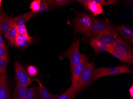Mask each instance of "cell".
I'll list each match as a JSON object with an SVG mask.
<instances>
[{"label":"cell","mask_w":133,"mask_h":99,"mask_svg":"<svg viewBox=\"0 0 133 99\" xmlns=\"http://www.w3.org/2000/svg\"><path fill=\"white\" fill-rule=\"evenodd\" d=\"M97 79V71L94 62L87 63L79 79L77 81L72 84L77 93L80 92L85 88L90 86Z\"/></svg>","instance_id":"1"},{"label":"cell","mask_w":133,"mask_h":99,"mask_svg":"<svg viewBox=\"0 0 133 99\" xmlns=\"http://www.w3.org/2000/svg\"><path fill=\"white\" fill-rule=\"evenodd\" d=\"M92 39H96L107 47H110L117 40L122 39L118 32L117 27L113 26L98 35L94 36L91 40Z\"/></svg>","instance_id":"2"},{"label":"cell","mask_w":133,"mask_h":99,"mask_svg":"<svg viewBox=\"0 0 133 99\" xmlns=\"http://www.w3.org/2000/svg\"><path fill=\"white\" fill-rule=\"evenodd\" d=\"M92 23L89 30L87 32V36L91 38L94 36L98 35L114 26L109 21L101 20L95 17H92Z\"/></svg>","instance_id":"3"},{"label":"cell","mask_w":133,"mask_h":99,"mask_svg":"<svg viewBox=\"0 0 133 99\" xmlns=\"http://www.w3.org/2000/svg\"><path fill=\"white\" fill-rule=\"evenodd\" d=\"M91 23V19L88 15L85 13L78 14L74 20L73 24L75 33L87 32L90 29Z\"/></svg>","instance_id":"4"},{"label":"cell","mask_w":133,"mask_h":99,"mask_svg":"<svg viewBox=\"0 0 133 99\" xmlns=\"http://www.w3.org/2000/svg\"><path fill=\"white\" fill-rule=\"evenodd\" d=\"M80 41V40L79 38L75 39L64 55V58H68L69 59L70 67L76 65L81 60L82 54L79 52Z\"/></svg>","instance_id":"5"},{"label":"cell","mask_w":133,"mask_h":99,"mask_svg":"<svg viewBox=\"0 0 133 99\" xmlns=\"http://www.w3.org/2000/svg\"><path fill=\"white\" fill-rule=\"evenodd\" d=\"M97 79L107 76L118 75L120 74L130 73L132 71L128 65L123 64L113 67H99L96 69Z\"/></svg>","instance_id":"6"},{"label":"cell","mask_w":133,"mask_h":99,"mask_svg":"<svg viewBox=\"0 0 133 99\" xmlns=\"http://www.w3.org/2000/svg\"><path fill=\"white\" fill-rule=\"evenodd\" d=\"M112 46L116 51L122 55L128 64L133 63V50L128 43L122 39H118Z\"/></svg>","instance_id":"7"},{"label":"cell","mask_w":133,"mask_h":99,"mask_svg":"<svg viewBox=\"0 0 133 99\" xmlns=\"http://www.w3.org/2000/svg\"><path fill=\"white\" fill-rule=\"evenodd\" d=\"M15 71L16 82L27 87L31 85L32 79L25 68L17 61L15 62Z\"/></svg>","instance_id":"8"},{"label":"cell","mask_w":133,"mask_h":99,"mask_svg":"<svg viewBox=\"0 0 133 99\" xmlns=\"http://www.w3.org/2000/svg\"><path fill=\"white\" fill-rule=\"evenodd\" d=\"M89 59L87 56L84 53L82 54L81 60L79 63L72 67H70L71 72V79L72 84L77 81L79 79L87 63L89 62Z\"/></svg>","instance_id":"9"},{"label":"cell","mask_w":133,"mask_h":99,"mask_svg":"<svg viewBox=\"0 0 133 99\" xmlns=\"http://www.w3.org/2000/svg\"><path fill=\"white\" fill-rule=\"evenodd\" d=\"M11 99L8 76L4 74L0 75V99Z\"/></svg>","instance_id":"10"},{"label":"cell","mask_w":133,"mask_h":99,"mask_svg":"<svg viewBox=\"0 0 133 99\" xmlns=\"http://www.w3.org/2000/svg\"><path fill=\"white\" fill-rule=\"evenodd\" d=\"M13 25V18L4 14L0 20V32L3 35H6Z\"/></svg>","instance_id":"11"},{"label":"cell","mask_w":133,"mask_h":99,"mask_svg":"<svg viewBox=\"0 0 133 99\" xmlns=\"http://www.w3.org/2000/svg\"><path fill=\"white\" fill-rule=\"evenodd\" d=\"M117 28L119 33L121 34L124 39L128 41L131 44H133V29L129 27L122 25L118 26Z\"/></svg>","instance_id":"12"},{"label":"cell","mask_w":133,"mask_h":99,"mask_svg":"<svg viewBox=\"0 0 133 99\" xmlns=\"http://www.w3.org/2000/svg\"><path fill=\"white\" fill-rule=\"evenodd\" d=\"M34 16L35 14L31 11L22 15L15 17L13 18V25L17 27L24 25V24L27 21L34 17Z\"/></svg>","instance_id":"13"},{"label":"cell","mask_w":133,"mask_h":99,"mask_svg":"<svg viewBox=\"0 0 133 99\" xmlns=\"http://www.w3.org/2000/svg\"><path fill=\"white\" fill-rule=\"evenodd\" d=\"M27 87V86L16 82L13 96L12 97V99H24Z\"/></svg>","instance_id":"14"},{"label":"cell","mask_w":133,"mask_h":99,"mask_svg":"<svg viewBox=\"0 0 133 99\" xmlns=\"http://www.w3.org/2000/svg\"><path fill=\"white\" fill-rule=\"evenodd\" d=\"M38 82L39 85V87H38L39 93L40 95L41 99H55L58 94L54 95L51 94L48 91L39 80H38Z\"/></svg>","instance_id":"15"},{"label":"cell","mask_w":133,"mask_h":99,"mask_svg":"<svg viewBox=\"0 0 133 99\" xmlns=\"http://www.w3.org/2000/svg\"><path fill=\"white\" fill-rule=\"evenodd\" d=\"M90 45L94 50L96 55L104 52H107L108 47L95 39H92L90 42Z\"/></svg>","instance_id":"16"},{"label":"cell","mask_w":133,"mask_h":99,"mask_svg":"<svg viewBox=\"0 0 133 99\" xmlns=\"http://www.w3.org/2000/svg\"><path fill=\"white\" fill-rule=\"evenodd\" d=\"M76 89L74 86L71 85L70 87L62 94H58L55 99H74L77 96Z\"/></svg>","instance_id":"17"},{"label":"cell","mask_w":133,"mask_h":99,"mask_svg":"<svg viewBox=\"0 0 133 99\" xmlns=\"http://www.w3.org/2000/svg\"><path fill=\"white\" fill-rule=\"evenodd\" d=\"M24 99H41L38 87L34 85L33 87L27 89Z\"/></svg>","instance_id":"18"},{"label":"cell","mask_w":133,"mask_h":99,"mask_svg":"<svg viewBox=\"0 0 133 99\" xmlns=\"http://www.w3.org/2000/svg\"><path fill=\"white\" fill-rule=\"evenodd\" d=\"M18 27L13 25V26L10 30L5 35L10 46L15 44V41L16 37V31Z\"/></svg>","instance_id":"19"},{"label":"cell","mask_w":133,"mask_h":99,"mask_svg":"<svg viewBox=\"0 0 133 99\" xmlns=\"http://www.w3.org/2000/svg\"><path fill=\"white\" fill-rule=\"evenodd\" d=\"M34 40V37L29 36V37L26 40L21 42L19 43L15 44V47L18 48L20 50H24L28 47Z\"/></svg>","instance_id":"20"},{"label":"cell","mask_w":133,"mask_h":99,"mask_svg":"<svg viewBox=\"0 0 133 99\" xmlns=\"http://www.w3.org/2000/svg\"><path fill=\"white\" fill-rule=\"evenodd\" d=\"M107 52L109 53L112 54L116 58L118 59H119L121 62H123L125 63V64H128L127 62L125 60V59L124 58V57L122 56V55L120 54H119V53L117 51H116L112 46L108 47Z\"/></svg>","instance_id":"21"},{"label":"cell","mask_w":133,"mask_h":99,"mask_svg":"<svg viewBox=\"0 0 133 99\" xmlns=\"http://www.w3.org/2000/svg\"><path fill=\"white\" fill-rule=\"evenodd\" d=\"M54 1H41L40 9L36 14L45 12L49 11L50 5L52 4Z\"/></svg>","instance_id":"22"},{"label":"cell","mask_w":133,"mask_h":99,"mask_svg":"<svg viewBox=\"0 0 133 99\" xmlns=\"http://www.w3.org/2000/svg\"><path fill=\"white\" fill-rule=\"evenodd\" d=\"M0 58L9 62V56L8 50L4 43L0 45Z\"/></svg>","instance_id":"23"},{"label":"cell","mask_w":133,"mask_h":99,"mask_svg":"<svg viewBox=\"0 0 133 99\" xmlns=\"http://www.w3.org/2000/svg\"><path fill=\"white\" fill-rule=\"evenodd\" d=\"M40 0H35L32 2L30 5V9L32 10V12L35 14H36L39 10L40 9Z\"/></svg>","instance_id":"24"},{"label":"cell","mask_w":133,"mask_h":99,"mask_svg":"<svg viewBox=\"0 0 133 99\" xmlns=\"http://www.w3.org/2000/svg\"><path fill=\"white\" fill-rule=\"evenodd\" d=\"M92 2L101 4L102 6L104 5H112L119 3L118 1L114 0H91Z\"/></svg>","instance_id":"25"},{"label":"cell","mask_w":133,"mask_h":99,"mask_svg":"<svg viewBox=\"0 0 133 99\" xmlns=\"http://www.w3.org/2000/svg\"><path fill=\"white\" fill-rule=\"evenodd\" d=\"M71 1L69 0H56L54 1L51 4V7H62L70 3Z\"/></svg>","instance_id":"26"},{"label":"cell","mask_w":133,"mask_h":99,"mask_svg":"<svg viewBox=\"0 0 133 99\" xmlns=\"http://www.w3.org/2000/svg\"><path fill=\"white\" fill-rule=\"evenodd\" d=\"M8 63L0 58V75L6 73Z\"/></svg>","instance_id":"27"},{"label":"cell","mask_w":133,"mask_h":99,"mask_svg":"<svg viewBox=\"0 0 133 99\" xmlns=\"http://www.w3.org/2000/svg\"><path fill=\"white\" fill-rule=\"evenodd\" d=\"M28 34L25 25L17 27L16 36H21Z\"/></svg>","instance_id":"28"},{"label":"cell","mask_w":133,"mask_h":99,"mask_svg":"<svg viewBox=\"0 0 133 99\" xmlns=\"http://www.w3.org/2000/svg\"><path fill=\"white\" fill-rule=\"evenodd\" d=\"M27 72L30 76H35L38 75V70L36 66L30 65L28 68Z\"/></svg>","instance_id":"29"},{"label":"cell","mask_w":133,"mask_h":99,"mask_svg":"<svg viewBox=\"0 0 133 99\" xmlns=\"http://www.w3.org/2000/svg\"><path fill=\"white\" fill-rule=\"evenodd\" d=\"M29 36H30L28 34L24 35L21 36H16L15 44L19 43V42H21L23 41L28 39L29 37Z\"/></svg>","instance_id":"30"},{"label":"cell","mask_w":133,"mask_h":99,"mask_svg":"<svg viewBox=\"0 0 133 99\" xmlns=\"http://www.w3.org/2000/svg\"><path fill=\"white\" fill-rule=\"evenodd\" d=\"M129 93L130 94V97L129 99H133V85L132 84L131 87L129 90Z\"/></svg>","instance_id":"31"},{"label":"cell","mask_w":133,"mask_h":99,"mask_svg":"<svg viewBox=\"0 0 133 99\" xmlns=\"http://www.w3.org/2000/svg\"><path fill=\"white\" fill-rule=\"evenodd\" d=\"M4 14L3 12V9H0V20L2 19V18H3V16Z\"/></svg>","instance_id":"32"},{"label":"cell","mask_w":133,"mask_h":99,"mask_svg":"<svg viewBox=\"0 0 133 99\" xmlns=\"http://www.w3.org/2000/svg\"><path fill=\"white\" fill-rule=\"evenodd\" d=\"M3 39H2V36H1V33L0 32V45L3 44Z\"/></svg>","instance_id":"33"},{"label":"cell","mask_w":133,"mask_h":99,"mask_svg":"<svg viewBox=\"0 0 133 99\" xmlns=\"http://www.w3.org/2000/svg\"><path fill=\"white\" fill-rule=\"evenodd\" d=\"M1 3H2V1L0 0V9H1Z\"/></svg>","instance_id":"34"},{"label":"cell","mask_w":133,"mask_h":99,"mask_svg":"<svg viewBox=\"0 0 133 99\" xmlns=\"http://www.w3.org/2000/svg\"></svg>","instance_id":"35"}]
</instances>
